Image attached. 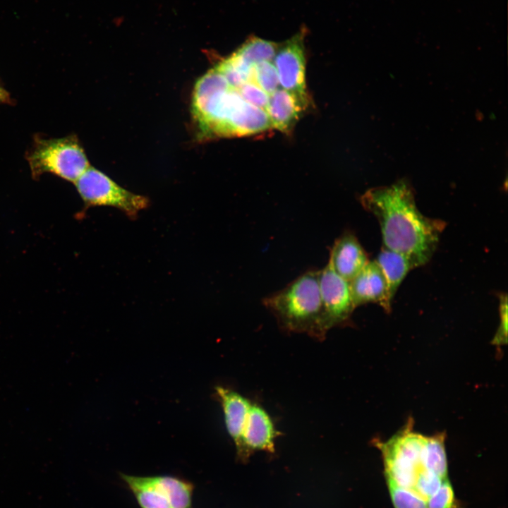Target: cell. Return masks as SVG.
<instances>
[{"label": "cell", "instance_id": "cell-14", "mask_svg": "<svg viewBox=\"0 0 508 508\" xmlns=\"http://www.w3.org/2000/svg\"><path fill=\"white\" fill-rule=\"evenodd\" d=\"M279 44L257 37L247 40L234 54L250 66L262 61H272Z\"/></svg>", "mask_w": 508, "mask_h": 508}, {"label": "cell", "instance_id": "cell-18", "mask_svg": "<svg viewBox=\"0 0 508 508\" xmlns=\"http://www.w3.org/2000/svg\"><path fill=\"white\" fill-rule=\"evenodd\" d=\"M427 508H461L448 478L444 480L438 490L428 499Z\"/></svg>", "mask_w": 508, "mask_h": 508}, {"label": "cell", "instance_id": "cell-7", "mask_svg": "<svg viewBox=\"0 0 508 508\" xmlns=\"http://www.w3.org/2000/svg\"><path fill=\"white\" fill-rule=\"evenodd\" d=\"M74 184L86 208L93 206L113 207L134 219L141 210L150 205L147 197L123 188L107 175L92 167Z\"/></svg>", "mask_w": 508, "mask_h": 508}, {"label": "cell", "instance_id": "cell-22", "mask_svg": "<svg viewBox=\"0 0 508 508\" xmlns=\"http://www.w3.org/2000/svg\"><path fill=\"white\" fill-rule=\"evenodd\" d=\"M13 99L10 93L0 83V104H11Z\"/></svg>", "mask_w": 508, "mask_h": 508}, {"label": "cell", "instance_id": "cell-21", "mask_svg": "<svg viewBox=\"0 0 508 508\" xmlns=\"http://www.w3.org/2000/svg\"><path fill=\"white\" fill-rule=\"evenodd\" d=\"M500 323L497 334L494 338L493 342L496 344H503L507 343V296L502 294L500 296Z\"/></svg>", "mask_w": 508, "mask_h": 508}, {"label": "cell", "instance_id": "cell-9", "mask_svg": "<svg viewBox=\"0 0 508 508\" xmlns=\"http://www.w3.org/2000/svg\"><path fill=\"white\" fill-rule=\"evenodd\" d=\"M318 279L324 321L328 331L346 322L356 307L349 282L338 275L328 264L319 270Z\"/></svg>", "mask_w": 508, "mask_h": 508}, {"label": "cell", "instance_id": "cell-13", "mask_svg": "<svg viewBox=\"0 0 508 508\" xmlns=\"http://www.w3.org/2000/svg\"><path fill=\"white\" fill-rule=\"evenodd\" d=\"M375 261L385 277L392 300L406 275L416 267L409 257L385 247L382 248Z\"/></svg>", "mask_w": 508, "mask_h": 508}, {"label": "cell", "instance_id": "cell-20", "mask_svg": "<svg viewBox=\"0 0 508 508\" xmlns=\"http://www.w3.org/2000/svg\"><path fill=\"white\" fill-rule=\"evenodd\" d=\"M248 103L266 111L270 95L252 81L246 82L236 89Z\"/></svg>", "mask_w": 508, "mask_h": 508}, {"label": "cell", "instance_id": "cell-2", "mask_svg": "<svg viewBox=\"0 0 508 508\" xmlns=\"http://www.w3.org/2000/svg\"><path fill=\"white\" fill-rule=\"evenodd\" d=\"M319 270H310L282 290L265 297L263 305L289 332L321 339L327 332L319 286Z\"/></svg>", "mask_w": 508, "mask_h": 508}, {"label": "cell", "instance_id": "cell-15", "mask_svg": "<svg viewBox=\"0 0 508 508\" xmlns=\"http://www.w3.org/2000/svg\"><path fill=\"white\" fill-rule=\"evenodd\" d=\"M423 462L427 470L442 479L447 478L445 435L427 436L423 450Z\"/></svg>", "mask_w": 508, "mask_h": 508}, {"label": "cell", "instance_id": "cell-12", "mask_svg": "<svg viewBox=\"0 0 508 508\" xmlns=\"http://www.w3.org/2000/svg\"><path fill=\"white\" fill-rule=\"evenodd\" d=\"M308 107L293 93L279 87L270 95L266 112L273 128L289 133Z\"/></svg>", "mask_w": 508, "mask_h": 508}, {"label": "cell", "instance_id": "cell-4", "mask_svg": "<svg viewBox=\"0 0 508 508\" xmlns=\"http://www.w3.org/2000/svg\"><path fill=\"white\" fill-rule=\"evenodd\" d=\"M33 179L51 173L74 183L90 166L76 135L45 138L35 135L26 152Z\"/></svg>", "mask_w": 508, "mask_h": 508}, {"label": "cell", "instance_id": "cell-1", "mask_svg": "<svg viewBox=\"0 0 508 508\" xmlns=\"http://www.w3.org/2000/svg\"><path fill=\"white\" fill-rule=\"evenodd\" d=\"M361 203L377 218L385 248L409 257L416 267L430 260L445 222L420 212L406 182L371 188Z\"/></svg>", "mask_w": 508, "mask_h": 508}, {"label": "cell", "instance_id": "cell-3", "mask_svg": "<svg viewBox=\"0 0 508 508\" xmlns=\"http://www.w3.org/2000/svg\"><path fill=\"white\" fill-rule=\"evenodd\" d=\"M215 394L239 460L246 461L255 452L274 451L278 433L271 417L262 406L222 386L215 387Z\"/></svg>", "mask_w": 508, "mask_h": 508}, {"label": "cell", "instance_id": "cell-11", "mask_svg": "<svg viewBox=\"0 0 508 508\" xmlns=\"http://www.w3.org/2000/svg\"><path fill=\"white\" fill-rule=\"evenodd\" d=\"M368 261L367 254L357 238L350 232H345L334 242L327 264L338 275L349 282Z\"/></svg>", "mask_w": 508, "mask_h": 508}, {"label": "cell", "instance_id": "cell-5", "mask_svg": "<svg viewBox=\"0 0 508 508\" xmlns=\"http://www.w3.org/2000/svg\"><path fill=\"white\" fill-rule=\"evenodd\" d=\"M426 438L415 432L409 423L387 441L376 442L382 454L387 480L413 490L418 474L426 469L423 462Z\"/></svg>", "mask_w": 508, "mask_h": 508}, {"label": "cell", "instance_id": "cell-8", "mask_svg": "<svg viewBox=\"0 0 508 508\" xmlns=\"http://www.w3.org/2000/svg\"><path fill=\"white\" fill-rule=\"evenodd\" d=\"M305 28L279 45L272 60L280 87L310 104L306 83Z\"/></svg>", "mask_w": 508, "mask_h": 508}, {"label": "cell", "instance_id": "cell-6", "mask_svg": "<svg viewBox=\"0 0 508 508\" xmlns=\"http://www.w3.org/2000/svg\"><path fill=\"white\" fill-rule=\"evenodd\" d=\"M121 477L140 508H193L194 485L187 480L167 475Z\"/></svg>", "mask_w": 508, "mask_h": 508}, {"label": "cell", "instance_id": "cell-17", "mask_svg": "<svg viewBox=\"0 0 508 508\" xmlns=\"http://www.w3.org/2000/svg\"><path fill=\"white\" fill-rule=\"evenodd\" d=\"M387 481L394 508H427L426 500L414 491Z\"/></svg>", "mask_w": 508, "mask_h": 508}, {"label": "cell", "instance_id": "cell-10", "mask_svg": "<svg viewBox=\"0 0 508 508\" xmlns=\"http://www.w3.org/2000/svg\"><path fill=\"white\" fill-rule=\"evenodd\" d=\"M355 307L377 303L386 311L390 310L392 299L385 277L375 260L368 261L349 282Z\"/></svg>", "mask_w": 508, "mask_h": 508}, {"label": "cell", "instance_id": "cell-19", "mask_svg": "<svg viewBox=\"0 0 508 508\" xmlns=\"http://www.w3.org/2000/svg\"><path fill=\"white\" fill-rule=\"evenodd\" d=\"M444 480L445 479L435 473L424 469L418 474L413 491L427 500L438 490Z\"/></svg>", "mask_w": 508, "mask_h": 508}, {"label": "cell", "instance_id": "cell-16", "mask_svg": "<svg viewBox=\"0 0 508 508\" xmlns=\"http://www.w3.org/2000/svg\"><path fill=\"white\" fill-rule=\"evenodd\" d=\"M252 82L269 95L281 87L277 70L272 61H262L253 67Z\"/></svg>", "mask_w": 508, "mask_h": 508}]
</instances>
